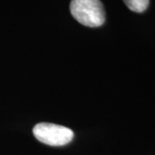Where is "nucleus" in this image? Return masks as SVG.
I'll return each mask as SVG.
<instances>
[{
    "instance_id": "obj_1",
    "label": "nucleus",
    "mask_w": 155,
    "mask_h": 155,
    "mask_svg": "<svg viewBox=\"0 0 155 155\" xmlns=\"http://www.w3.org/2000/svg\"><path fill=\"white\" fill-rule=\"evenodd\" d=\"M70 11L78 22L87 27H100L105 22V11L100 0H72Z\"/></svg>"
},
{
    "instance_id": "obj_2",
    "label": "nucleus",
    "mask_w": 155,
    "mask_h": 155,
    "mask_svg": "<svg viewBox=\"0 0 155 155\" xmlns=\"http://www.w3.org/2000/svg\"><path fill=\"white\" fill-rule=\"evenodd\" d=\"M35 137L39 141L52 147H61L72 141L74 136L70 128L54 123L41 122L33 128Z\"/></svg>"
},
{
    "instance_id": "obj_3",
    "label": "nucleus",
    "mask_w": 155,
    "mask_h": 155,
    "mask_svg": "<svg viewBox=\"0 0 155 155\" xmlns=\"http://www.w3.org/2000/svg\"><path fill=\"white\" fill-rule=\"evenodd\" d=\"M129 10L134 12H144L149 5V0H123Z\"/></svg>"
}]
</instances>
